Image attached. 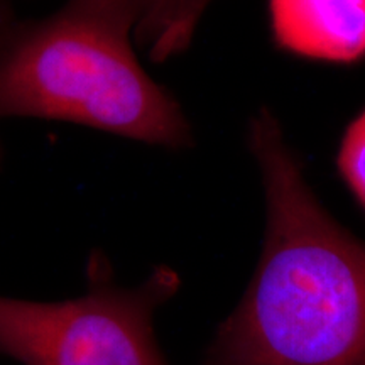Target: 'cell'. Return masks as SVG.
Listing matches in <instances>:
<instances>
[{"label": "cell", "mask_w": 365, "mask_h": 365, "mask_svg": "<svg viewBox=\"0 0 365 365\" xmlns=\"http://www.w3.org/2000/svg\"><path fill=\"white\" fill-rule=\"evenodd\" d=\"M247 135L266 195L264 247L207 364L365 365V242L322 207L269 108Z\"/></svg>", "instance_id": "6da1fadb"}, {"label": "cell", "mask_w": 365, "mask_h": 365, "mask_svg": "<svg viewBox=\"0 0 365 365\" xmlns=\"http://www.w3.org/2000/svg\"><path fill=\"white\" fill-rule=\"evenodd\" d=\"M134 22L108 0H66L0 38V118H43L170 150L195 144L175 95L140 65Z\"/></svg>", "instance_id": "7a4b0ae2"}, {"label": "cell", "mask_w": 365, "mask_h": 365, "mask_svg": "<svg viewBox=\"0 0 365 365\" xmlns=\"http://www.w3.org/2000/svg\"><path fill=\"white\" fill-rule=\"evenodd\" d=\"M180 286L168 266L154 267L137 286H122L105 255L93 254L78 298L0 296V355L21 365H166L154 318Z\"/></svg>", "instance_id": "3957f363"}, {"label": "cell", "mask_w": 365, "mask_h": 365, "mask_svg": "<svg viewBox=\"0 0 365 365\" xmlns=\"http://www.w3.org/2000/svg\"><path fill=\"white\" fill-rule=\"evenodd\" d=\"M281 51L350 65L365 58V0H267Z\"/></svg>", "instance_id": "277c9868"}, {"label": "cell", "mask_w": 365, "mask_h": 365, "mask_svg": "<svg viewBox=\"0 0 365 365\" xmlns=\"http://www.w3.org/2000/svg\"><path fill=\"white\" fill-rule=\"evenodd\" d=\"M134 22L135 44L156 63L180 56L193 43L215 0H108Z\"/></svg>", "instance_id": "5b68a950"}, {"label": "cell", "mask_w": 365, "mask_h": 365, "mask_svg": "<svg viewBox=\"0 0 365 365\" xmlns=\"http://www.w3.org/2000/svg\"><path fill=\"white\" fill-rule=\"evenodd\" d=\"M340 176L365 210V110L346 127L336 156Z\"/></svg>", "instance_id": "8992f818"}, {"label": "cell", "mask_w": 365, "mask_h": 365, "mask_svg": "<svg viewBox=\"0 0 365 365\" xmlns=\"http://www.w3.org/2000/svg\"><path fill=\"white\" fill-rule=\"evenodd\" d=\"M17 21L16 11H14L12 0H0V38H2L4 33L11 27L14 22ZM4 161V144L2 139H0V166H2Z\"/></svg>", "instance_id": "52a82bcc"}]
</instances>
